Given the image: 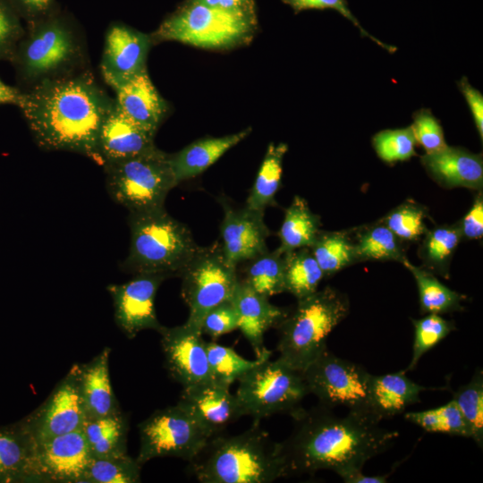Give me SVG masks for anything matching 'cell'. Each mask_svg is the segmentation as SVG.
I'll return each instance as SVG.
<instances>
[{
    "instance_id": "6da1fadb",
    "label": "cell",
    "mask_w": 483,
    "mask_h": 483,
    "mask_svg": "<svg viewBox=\"0 0 483 483\" xmlns=\"http://www.w3.org/2000/svg\"><path fill=\"white\" fill-rule=\"evenodd\" d=\"M23 92L19 108L40 148L78 153L99 164L100 130L115 100L89 67L42 80Z\"/></svg>"
},
{
    "instance_id": "7a4b0ae2",
    "label": "cell",
    "mask_w": 483,
    "mask_h": 483,
    "mask_svg": "<svg viewBox=\"0 0 483 483\" xmlns=\"http://www.w3.org/2000/svg\"><path fill=\"white\" fill-rule=\"evenodd\" d=\"M295 425L282 442L290 474L330 470L339 474L362 469L371 458L385 452L398 432L379 426L372 414L348 411L338 416L324 405L300 408L292 414Z\"/></svg>"
},
{
    "instance_id": "3957f363",
    "label": "cell",
    "mask_w": 483,
    "mask_h": 483,
    "mask_svg": "<svg viewBox=\"0 0 483 483\" xmlns=\"http://www.w3.org/2000/svg\"><path fill=\"white\" fill-rule=\"evenodd\" d=\"M202 483H270L290 475L282 443H276L254 421L244 432L215 436L190 462Z\"/></svg>"
},
{
    "instance_id": "277c9868",
    "label": "cell",
    "mask_w": 483,
    "mask_h": 483,
    "mask_svg": "<svg viewBox=\"0 0 483 483\" xmlns=\"http://www.w3.org/2000/svg\"><path fill=\"white\" fill-rule=\"evenodd\" d=\"M46 15L31 21L10 61L21 90L89 67L82 34L64 19Z\"/></svg>"
},
{
    "instance_id": "5b68a950",
    "label": "cell",
    "mask_w": 483,
    "mask_h": 483,
    "mask_svg": "<svg viewBox=\"0 0 483 483\" xmlns=\"http://www.w3.org/2000/svg\"><path fill=\"white\" fill-rule=\"evenodd\" d=\"M129 253L123 263L133 275H180L199 246L187 225L164 208L129 213Z\"/></svg>"
},
{
    "instance_id": "8992f818",
    "label": "cell",
    "mask_w": 483,
    "mask_h": 483,
    "mask_svg": "<svg viewBox=\"0 0 483 483\" xmlns=\"http://www.w3.org/2000/svg\"><path fill=\"white\" fill-rule=\"evenodd\" d=\"M349 311L347 295L330 286L297 300L276 326L278 358L302 372L326 349L329 334Z\"/></svg>"
},
{
    "instance_id": "52a82bcc",
    "label": "cell",
    "mask_w": 483,
    "mask_h": 483,
    "mask_svg": "<svg viewBox=\"0 0 483 483\" xmlns=\"http://www.w3.org/2000/svg\"><path fill=\"white\" fill-rule=\"evenodd\" d=\"M257 29L255 11L223 10L187 1L151 34L155 43L177 41L206 49L248 43Z\"/></svg>"
},
{
    "instance_id": "ba28073f",
    "label": "cell",
    "mask_w": 483,
    "mask_h": 483,
    "mask_svg": "<svg viewBox=\"0 0 483 483\" xmlns=\"http://www.w3.org/2000/svg\"><path fill=\"white\" fill-rule=\"evenodd\" d=\"M103 167L110 197L129 213L164 208L167 194L177 185L169 154L157 147Z\"/></svg>"
},
{
    "instance_id": "9c48e42d",
    "label": "cell",
    "mask_w": 483,
    "mask_h": 483,
    "mask_svg": "<svg viewBox=\"0 0 483 483\" xmlns=\"http://www.w3.org/2000/svg\"><path fill=\"white\" fill-rule=\"evenodd\" d=\"M234 394L242 416L254 421L276 413L292 414L309 394L302 372L277 358L262 359L238 380Z\"/></svg>"
},
{
    "instance_id": "30bf717a",
    "label": "cell",
    "mask_w": 483,
    "mask_h": 483,
    "mask_svg": "<svg viewBox=\"0 0 483 483\" xmlns=\"http://www.w3.org/2000/svg\"><path fill=\"white\" fill-rule=\"evenodd\" d=\"M179 276L181 294L189 309L184 324L201 332L206 314L231 300L238 283V267L227 259L221 242H216L199 246Z\"/></svg>"
},
{
    "instance_id": "8fae6325",
    "label": "cell",
    "mask_w": 483,
    "mask_h": 483,
    "mask_svg": "<svg viewBox=\"0 0 483 483\" xmlns=\"http://www.w3.org/2000/svg\"><path fill=\"white\" fill-rule=\"evenodd\" d=\"M139 432L140 450L136 459L141 466L159 457L190 462L210 438L177 403L153 412L139 425Z\"/></svg>"
},
{
    "instance_id": "7c38bea8",
    "label": "cell",
    "mask_w": 483,
    "mask_h": 483,
    "mask_svg": "<svg viewBox=\"0 0 483 483\" xmlns=\"http://www.w3.org/2000/svg\"><path fill=\"white\" fill-rule=\"evenodd\" d=\"M302 375L309 394H314L321 405L331 409L341 405L348 411L372 414L369 404L371 374L361 366L333 354L326 348Z\"/></svg>"
},
{
    "instance_id": "4fadbf2b",
    "label": "cell",
    "mask_w": 483,
    "mask_h": 483,
    "mask_svg": "<svg viewBox=\"0 0 483 483\" xmlns=\"http://www.w3.org/2000/svg\"><path fill=\"white\" fill-rule=\"evenodd\" d=\"M85 419L74 364L48 397L21 421L38 444L81 429Z\"/></svg>"
},
{
    "instance_id": "5bb4252c",
    "label": "cell",
    "mask_w": 483,
    "mask_h": 483,
    "mask_svg": "<svg viewBox=\"0 0 483 483\" xmlns=\"http://www.w3.org/2000/svg\"><path fill=\"white\" fill-rule=\"evenodd\" d=\"M166 278L164 275L140 274L126 283L106 287L113 300L114 321L127 338L132 339L146 329L158 332L162 328L155 300L160 284Z\"/></svg>"
},
{
    "instance_id": "9a60e30c",
    "label": "cell",
    "mask_w": 483,
    "mask_h": 483,
    "mask_svg": "<svg viewBox=\"0 0 483 483\" xmlns=\"http://www.w3.org/2000/svg\"><path fill=\"white\" fill-rule=\"evenodd\" d=\"M161 346L170 376L182 387L213 382L202 333L186 324L162 326Z\"/></svg>"
},
{
    "instance_id": "2e32d148",
    "label": "cell",
    "mask_w": 483,
    "mask_h": 483,
    "mask_svg": "<svg viewBox=\"0 0 483 483\" xmlns=\"http://www.w3.org/2000/svg\"><path fill=\"white\" fill-rule=\"evenodd\" d=\"M154 44L146 34L123 24H114L106 33L100 62L105 82L114 90L147 70V58Z\"/></svg>"
},
{
    "instance_id": "e0dca14e",
    "label": "cell",
    "mask_w": 483,
    "mask_h": 483,
    "mask_svg": "<svg viewBox=\"0 0 483 483\" xmlns=\"http://www.w3.org/2000/svg\"><path fill=\"white\" fill-rule=\"evenodd\" d=\"M91 457L81 429L38 443L35 455L38 482L81 483Z\"/></svg>"
},
{
    "instance_id": "ac0fdd59",
    "label": "cell",
    "mask_w": 483,
    "mask_h": 483,
    "mask_svg": "<svg viewBox=\"0 0 483 483\" xmlns=\"http://www.w3.org/2000/svg\"><path fill=\"white\" fill-rule=\"evenodd\" d=\"M224 218L220 225L221 245L227 259L237 266L268 250L270 234L264 221V212L244 206L233 208L221 200Z\"/></svg>"
},
{
    "instance_id": "d6986e66",
    "label": "cell",
    "mask_w": 483,
    "mask_h": 483,
    "mask_svg": "<svg viewBox=\"0 0 483 483\" xmlns=\"http://www.w3.org/2000/svg\"><path fill=\"white\" fill-rule=\"evenodd\" d=\"M211 438L242 416L235 394L214 382L184 387L177 402Z\"/></svg>"
},
{
    "instance_id": "ffe728a7",
    "label": "cell",
    "mask_w": 483,
    "mask_h": 483,
    "mask_svg": "<svg viewBox=\"0 0 483 483\" xmlns=\"http://www.w3.org/2000/svg\"><path fill=\"white\" fill-rule=\"evenodd\" d=\"M239 315V327L250 344L256 359L271 357L264 345L266 332L276 327L288 310L272 304L264 296L239 281L231 298Z\"/></svg>"
},
{
    "instance_id": "44dd1931",
    "label": "cell",
    "mask_w": 483,
    "mask_h": 483,
    "mask_svg": "<svg viewBox=\"0 0 483 483\" xmlns=\"http://www.w3.org/2000/svg\"><path fill=\"white\" fill-rule=\"evenodd\" d=\"M428 176L446 188H467L480 191L483 187V157L465 148L450 147L420 157Z\"/></svg>"
},
{
    "instance_id": "7402d4cb",
    "label": "cell",
    "mask_w": 483,
    "mask_h": 483,
    "mask_svg": "<svg viewBox=\"0 0 483 483\" xmlns=\"http://www.w3.org/2000/svg\"><path fill=\"white\" fill-rule=\"evenodd\" d=\"M155 135L129 119L115 104L100 130L99 164L128 159L155 148Z\"/></svg>"
},
{
    "instance_id": "603a6c76",
    "label": "cell",
    "mask_w": 483,
    "mask_h": 483,
    "mask_svg": "<svg viewBox=\"0 0 483 483\" xmlns=\"http://www.w3.org/2000/svg\"><path fill=\"white\" fill-rule=\"evenodd\" d=\"M110 352L111 349L105 347L90 361L76 364L78 387L86 419L122 411L109 376Z\"/></svg>"
},
{
    "instance_id": "cb8c5ba5",
    "label": "cell",
    "mask_w": 483,
    "mask_h": 483,
    "mask_svg": "<svg viewBox=\"0 0 483 483\" xmlns=\"http://www.w3.org/2000/svg\"><path fill=\"white\" fill-rule=\"evenodd\" d=\"M114 92L115 104L123 114L148 131L157 132L168 106L153 85L148 70L121 85Z\"/></svg>"
},
{
    "instance_id": "d4e9b609",
    "label": "cell",
    "mask_w": 483,
    "mask_h": 483,
    "mask_svg": "<svg viewBox=\"0 0 483 483\" xmlns=\"http://www.w3.org/2000/svg\"><path fill=\"white\" fill-rule=\"evenodd\" d=\"M36 446L21 420L0 428V483L38 482Z\"/></svg>"
},
{
    "instance_id": "484cf974",
    "label": "cell",
    "mask_w": 483,
    "mask_h": 483,
    "mask_svg": "<svg viewBox=\"0 0 483 483\" xmlns=\"http://www.w3.org/2000/svg\"><path fill=\"white\" fill-rule=\"evenodd\" d=\"M428 390L406 377L404 371L370 375L369 404L379 421L402 413L408 406L419 402V394Z\"/></svg>"
},
{
    "instance_id": "4316f807",
    "label": "cell",
    "mask_w": 483,
    "mask_h": 483,
    "mask_svg": "<svg viewBox=\"0 0 483 483\" xmlns=\"http://www.w3.org/2000/svg\"><path fill=\"white\" fill-rule=\"evenodd\" d=\"M250 132L251 128L248 127L223 137L200 139L176 153L169 154V163L176 184L203 173Z\"/></svg>"
},
{
    "instance_id": "83f0119b",
    "label": "cell",
    "mask_w": 483,
    "mask_h": 483,
    "mask_svg": "<svg viewBox=\"0 0 483 483\" xmlns=\"http://www.w3.org/2000/svg\"><path fill=\"white\" fill-rule=\"evenodd\" d=\"M357 263L363 261H397L406 259L405 242L380 220L351 230Z\"/></svg>"
},
{
    "instance_id": "f1b7e54d",
    "label": "cell",
    "mask_w": 483,
    "mask_h": 483,
    "mask_svg": "<svg viewBox=\"0 0 483 483\" xmlns=\"http://www.w3.org/2000/svg\"><path fill=\"white\" fill-rule=\"evenodd\" d=\"M92 457L127 454L129 423L122 411L95 419H86L81 428Z\"/></svg>"
},
{
    "instance_id": "f546056e",
    "label": "cell",
    "mask_w": 483,
    "mask_h": 483,
    "mask_svg": "<svg viewBox=\"0 0 483 483\" xmlns=\"http://www.w3.org/2000/svg\"><path fill=\"white\" fill-rule=\"evenodd\" d=\"M320 226L319 216L311 211L303 198L294 196L284 212L278 233L280 245L277 250L286 253L300 248H309L321 230Z\"/></svg>"
},
{
    "instance_id": "4dcf8cb0",
    "label": "cell",
    "mask_w": 483,
    "mask_h": 483,
    "mask_svg": "<svg viewBox=\"0 0 483 483\" xmlns=\"http://www.w3.org/2000/svg\"><path fill=\"white\" fill-rule=\"evenodd\" d=\"M462 240L456 223L428 229L421 238L418 250L421 267L434 275L449 278L450 264Z\"/></svg>"
},
{
    "instance_id": "1f68e13d",
    "label": "cell",
    "mask_w": 483,
    "mask_h": 483,
    "mask_svg": "<svg viewBox=\"0 0 483 483\" xmlns=\"http://www.w3.org/2000/svg\"><path fill=\"white\" fill-rule=\"evenodd\" d=\"M413 275L417 284L420 311L423 314H446L463 309L466 296L442 284L436 275L413 265L408 258L402 263Z\"/></svg>"
},
{
    "instance_id": "d6a6232c",
    "label": "cell",
    "mask_w": 483,
    "mask_h": 483,
    "mask_svg": "<svg viewBox=\"0 0 483 483\" xmlns=\"http://www.w3.org/2000/svg\"><path fill=\"white\" fill-rule=\"evenodd\" d=\"M287 151L286 143H269L247 198V208L265 212L267 207L277 204L275 198L281 186L283 160Z\"/></svg>"
},
{
    "instance_id": "836d02e7",
    "label": "cell",
    "mask_w": 483,
    "mask_h": 483,
    "mask_svg": "<svg viewBox=\"0 0 483 483\" xmlns=\"http://www.w3.org/2000/svg\"><path fill=\"white\" fill-rule=\"evenodd\" d=\"M325 278L357 263L354 242L351 230H320L309 247Z\"/></svg>"
},
{
    "instance_id": "e575fe53",
    "label": "cell",
    "mask_w": 483,
    "mask_h": 483,
    "mask_svg": "<svg viewBox=\"0 0 483 483\" xmlns=\"http://www.w3.org/2000/svg\"><path fill=\"white\" fill-rule=\"evenodd\" d=\"M243 263L242 277L238 279L253 291L268 298L285 292L284 253L267 250Z\"/></svg>"
},
{
    "instance_id": "d590c367",
    "label": "cell",
    "mask_w": 483,
    "mask_h": 483,
    "mask_svg": "<svg viewBox=\"0 0 483 483\" xmlns=\"http://www.w3.org/2000/svg\"><path fill=\"white\" fill-rule=\"evenodd\" d=\"M324 274L308 247L284 253V288L297 300L318 289Z\"/></svg>"
},
{
    "instance_id": "8d00e7d4",
    "label": "cell",
    "mask_w": 483,
    "mask_h": 483,
    "mask_svg": "<svg viewBox=\"0 0 483 483\" xmlns=\"http://www.w3.org/2000/svg\"><path fill=\"white\" fill-rule=\"evenodd\" d=\"M141 465L127 454L112 457H91L81 483H137L140 481Z\"/></svg>"
},
{
    "instance_id": "74e56055",
    "label": "cell",
    "mask_w": 483,
    "mask_h": 483,
    "mask_svg": "<svg viewBox=\"0 0 483 483\" xmlns=\"http://www.w3.org/2000/svg\"><path fill=\"white\" fill-rule=\"evenodd\" d=\"M206 348L213 382L228 388L262 359H267L246 360L233 348L214 341L206 342Z\"/></svg>"
},
{
    "instance_id": "f35d334b",
    "label": "cell",
    "mask_w": 483,
    "mask_h": 483,
    "mask_svg": "<svg viewBox=\"0 0 483 483\" xmlns=\"http://www.w3.org/2000/svg\"><path fill=\"white\" fill-rule=\"evenodd\" d=\"M427 208L411 199L389 211L380 221L401 241L411 242L420 241L428 230L426 219Z\"/></svg>"
},
{
    "instance_id": "ab89813d",
    "label": "cell",
    "mask_w": 483,
    "mask_h": 483,
    "mask_svg": "<svg viewBox=\"0 0 483 483\" xmlns=\"http://www.w3.org/2000/svg\"><path fill=\"white\" fill-rule=\"evenodd\" d=\"M464 416L471 431V438L483 445V372L478 369L469 383L462 386L452 398Z\"/></svg>"
},
{
    "instance_id": "60d3db41",
    "label": "cell",
    "mask_w": 483,
    "mask_h": 483,
    "mask_svg": "<svg viewBox=\"0 0 483 483\" xmlns=\"http://www.w3.org/2000/svg\"><path fill=\"white\" fill-rule=\"evenodd\" d=\"M414 328V340L411 361L404 372L413 370L422 356L455 330L453 321L437 314L411 320Z\"/></svg>"
},
{
    "instance_id": "b9f144b4",
    "label": "cell",
    "mask_w": 483,
    "mask_h": 483,
    "mask_svg": "<svg viewBox=\"0 0 483 483\" xmlns=\"http://www.w3.org/2000/svg\"><path fill=\"white\" fill-rule=\"evenodd\" d=\"M371 141L377 157L388 165L404 162L417 156V142L411 126L380 131Z\"/></svg>"
},
{
    "instance_id": "7bdbcfd3",
    "label": "cell",
    "mask_w": 483,
    "mask_h": 483,
    "mask_svg": "<svg viewBox=\"0 0 483 483\" xmlns=\"http://www.w3.org/2000/svg\"><path fill=\"white\" fill-rule=\"evenodd\" d=\"M411 125L417 145L425 150V154L439 151L448 145L440 121L428 108H421L412 114Z\"/></svg>"
},
{
    "instance_id": "ee69618b",
    "label": "cell",
    "mask_w": 483,
    "mask_h": 483,
    "mask_svg": "<svg viewBox=\"0 0 483 483\" xmlns=\"http://www.w3.org/2000/svg\"><path fill=\"white\" fill-rule=\"evenodd\" d=\"M284 4L291 6L295 13H301L305 10H326L332 9L339 13L345 19L350 21L356 28L359 29L361 37H367L373 42L377 44L382 48L388 51L390 54H394L397 48L395 47L387 45L380 41L376 37L370 35L360 23L358 19L353 15L351 9L348 6L346 0H282Z\"/></svg>"
},
{
    "instance_id": "f6af8a7d",
    "label": "cell",
    "mask_w": 483,
    "mask_h": 483,
    "mask_svg": "<svg viewBox=\"0 0 483 483\" xmlns=\"http://www.w3.org/2000/svg\"><path fill=\"white\" fill-rule=\"evenodd\" d=\"M239 327V315L232 300L225 301L211 309L201 323V333L213 340Z\"/></svg>"
},
{
    "instance_id": "bcb514c9",
    "label": "cell",
    "mask_w": 483,
    "mask_h": 483,
    "mask_svg": "<svg viewBox=\"0 0 483 483\" xmlns=\"http://www.w3.org/2000/svg\"><path fill=\"white\" fill-rule=\"evenodd\" d=\"M24 31L18 19L0 0V61H11Z\"/></svg>"
},
{
    "instance_id": "7dc6e473",
    "label": "cell",
    "mask_w": 483,
    "mask_h": 483,
    "mask_svg": "<svg viewBox=\"0 0 483 483\" xmlns=\"http://www.w3.org/2000/svg\"><path fill=\"white\" fill-rule=\"evenodd\" d=\"M435 409L439 420L440 433L471 438L470 428L453 399Z\"/></svg>"
},
{
    "instance_id": "c3c4849f",
    "label": "cell",
    "mask_w": 483,
    "mask_h": 483,
    "mask_svg": "<svg viewBox=\"0 0 483 483\" xmlns=\"http://www.w3.org/2000/svg\"><path fill=\"white\" fill-rule=\"evenodd\" d=\"M462 240H477L483 236V196L479 191L474 202L464 216L456 223Z\"/></svg>"
},
{
    "instance_id": "681fc988",
    "label": "cell",
    "mask_w": 483,
    "mask_h": 483,
    "mask_svg": "<svg viewBox=\"0 0 483 483\" xmlns=\"http://www.w3.org/2000/svg\"><path fill=\"white\" fill-rule=\"evenodd\" d=\"M457 86L469 106L472 118L474 120L475 126L482 142L483 96L479 90H478L470 84L468 78L465 76L462 77V79L457 82Z\"/></svg>"
},
{
    "instance_id": "f907efd6",
    "label": "cell",
    "mask_w": 483,
    "mask_h": 483,
    "mask_svg": "<svg viewBox=\"0 0 483 483\" xmlns=\"http://www.w3.org/2000/svg\"><path fill=\"white\" fill-rule=\"evenodd\" d=\"M21 12L31 20V21L45 16L53 0H14Z\"/></svg>"
},
{
    "instance_id": "816d5d0a",
    "label": "cell",
    "mask_w": 483,
    "mask_h": 483,
    "mask_svg": "<svg viewBox=\"0 0 483 483\" xmlns=\"http://www.w3.org/2000/svg\"><path fill=\"white\" fill-rule=\"evenodd\" d=\"M207 6L223 10L255 11L253 0H189Z\"/></svg>"
},
{
    "instance_id": "f5cc1de1",
    "label": "cell",
    "mask_w": 483,
    "mask_h": 483,
    "mask_svg": "<svg viewBox=\"0 0 483 483\" xmlns=\"http://www.w3.org/2000/svg\"><path fill=\"white\" fill-rule=\"evenodd\" d=\"M346 483H386L389 474L369 476L362 469H350L337 474Z\"/></svg>"
},
{
    "instance_id": "db71d44e",
    "label": "cell",
    "mask_w": 483,
    "mask_h": 483,
    "mask_svg": "<svg viewBox=\"0 0 483 483\" xmlns=\"http://www.w3.org/2000/svg\"><path fill=\"white\" fill-rule=\"evenodd\" d=\"M23 96V90L18 87L9 86L0 80V105H14L20 107Z\"/></svg>"
}]
</instances>
